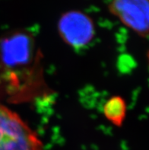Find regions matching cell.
I'll list each match as a JSON object with an SVG mask.
<instances>
[{"instance_id":"6da1fadb","label":"cell","mask_w":149,"mask_h":150,"mask_svg":"<svg viewBox=\"0 0 149 150\" xmlns=\"http://www.w3.org/2000/svg\"><path fill=\"white\" fill-rule=\"evenodd\" d=\"M0 150H44L36 131L15 111L1 103Z\"/></svg>"},{"instance_id":"7a4b0ae2","label":"cell","mask_w":149,"mask_h":150,"mask_svg":"<svg viewBox=\"0 0 149 150\" xmlns=\"http://www.w3.org/2000/svg\"><path fill=\"white\" fill-rule=\"evenodd\" d=\"M57 30L62 41L74 49L87 47L96 35L94 19L80 9H69L61 14L57 21Z\"/></svg>"},{"instance_id":"3957f363","label":"cell","mask_w":149,"mask_h":150,"mask_svg":"<svg viewBox=\"0 0 149 150\" xmlns=\"http://www.w3.org/2000/svg\"><path fill=\"white\" fill-rule=\"evenodd\" d=\"M35 47L32 33L24 29L12 30L0 39V64L7 69L26 67L34 59Z\"/></svg>"},{"instance_id":"277c9868","label":"cell","mask_w":149,"mask_h":150,"mask_svg":"<svg viewBox=\"0 0 149 150\" xmlns=\"http://www.w3.org/2000/svg\"><path fill=\"white\" fill-rule=\"evenodd\" d=\"M107 8L138 36L149 35V0H109Z\"/></svg>"},{"instance_id":"5b68a950","label":"cell","mask_w":149,"mask_h":150,"mask_svg":"<svg viewBox=\"0 0 149 150\" xmlns=\"http://www.w3.org/2000/svg\"><path fill=\"white\" fill-rule=\"evenodd\" d=\"M127 106L124 98L114 95L107 99L103 107V114L108 121L117 127H121L126 117Z\"/></svg>"}]
</instances>
